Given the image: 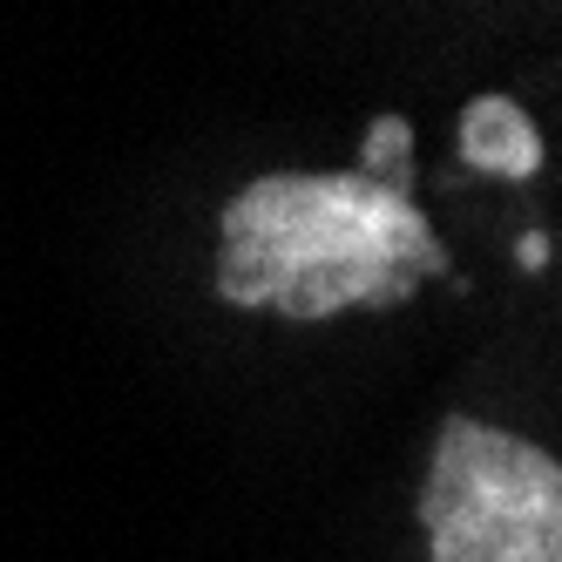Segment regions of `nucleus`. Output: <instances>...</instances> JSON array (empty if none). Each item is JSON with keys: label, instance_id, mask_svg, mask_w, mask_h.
<instances>
[{"label": "nucleus", "instance_id": "nucleus-3", "mask_svg": "<svg viewBox=\"0 0 562 562\" xmlns=\"http://www.w3.org/2000/svg\"><path fill=\"white\" fill-rule=\"evenodd\" d=\"M461 164L481 170V177H508V183H529L542 170V136H536L529 115H521V102L474 95L461 109Z\"/></svg>", "mask_w": 562, "mask_h": 562}, {"label": "nucleus", "instance_id": "nucleus-4", "mask_svg": "<svg viewBox=\"0 0 562 562\" xmlns=\"http://www.w3.org/2000/svg\"><path fill=\"white\" fill-rule=\"evenodd\" d=\"M542 265H549V237L529 231V237H521V271H542Z\"/></svg>", "mask_w": 562, "mask_h": 562}, {"label": "nucleus", "instance_id": "nucleus-2", "mask_svg": "<svg viewBox=\"0 0 562 562\" xmlns=\"http://www.w3.org/2000/svg\"><path fill=\"white\" fill-rule=\"evenodd\" d=\"M434 562H562V461L488 420H440L420 481Z\"/></svg>", "mask_w": 562, "mask_h": 562}, {"label": "nucleus", "instance_id": "nucleus-1", "mask_svg": "<svg viewBox=\"0 0 562 562\" xmlns=\"http://www.w3.org/2000/svg\"><path fill=\"white\" fill-rule=\"evenodd\" d=\"M420 278H454L414 183L367 170H271L224 204L217 299L318 326L352 305H407Z\"/></svg>", "mask_w": 562, "mask_h": 562}]
</instances>
